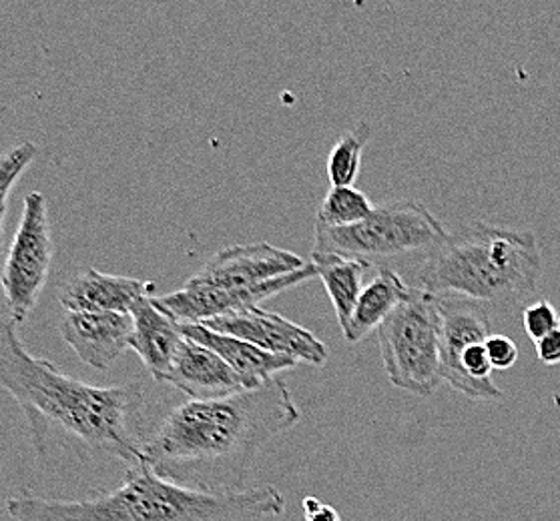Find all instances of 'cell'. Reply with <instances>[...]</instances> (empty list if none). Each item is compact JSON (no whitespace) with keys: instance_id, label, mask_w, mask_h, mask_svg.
<instances>
[{"instance_id":"1","label":"cell","mask_w":560,"mask_h":521,"mask_svg":"<svg viewBox=\"0 0 560 521\" xmlns=\"http://www.w3.org/2000/svg\"><path fill=\"white\" fill-rule=\"evenodd\" d=\"M0 389L25 412L40 460L59 443L83 460L117 461L131 467L143 460L149 427L139 383L91 386L35 357L19 338V325L0 319Z\"/></svg>"},{"instance_id":"2","label":"cell","mask_w":560,"mask_h":521,"mask_svg":"<svg viewBox=\"0 0 560 521\" xmlns=\"http://www.w3.org/2000/svg\"><path fill=\"white\" fill-rule=\"evenodd\" d=\"M300 419L280 377L223 398L183 401L149 431L143 461L173 484L206 494L244 492L261 449Z\"/></svg>"},{"instance_id":"3","label":"cell","mask_w":560,"mask_h":521,"mask_svg":"<svg viewBox=\"0 0 560 521\" xmlns=\"http://www.w3.org/2000/svg\"><path fill=\"white\" fill-rule=\"evenodd\" d=\"M13 521H268L285 511V497L273 485L233 494H206L173 484L137 461L122 472V484L89 499L9 497Z\"/></svg>"},{"instance_id":"4","label":"cell","mask_w":560,"mask_h":521,"mask_svg":"<svg viewBox=\"0 0 560 521\" xmlns=\"http://www.w3.org/2000/svg\"><path fill=\"white\" fill-rule=\"evenodd\" d=\"M540 277L542 251L533 230L472 221L427 254L418 289L514 311L535 295Z\"/></svg>"},{"instance_id":"5","label":"cell","mask_w":560,"mask_h":521,"mask_svg":"<svg viewBox=\"0 0 560 521\" xmlns=\"http://www.w3.org/2000/svg\"><path fill=\"white\" fill-rule=\"evenodd\" d=\"M446 237L448 230L430 209L406 199L374 206L364 221L352 227L329 229L316 223L312 253L346 254L374 265L408 254H428Z\"/></svg>"},{"instance_id":"6","label":"cell","mask_w":560,"mask_h":521,"mask_svg":"<svg viewBox=\"0 0 560 521\" xmlns=\"http://www.w3.org/2000/svg\"><path fill=\"white\" fill-rule=\"evenodd\" d=\"M378 345L394 388L416 398L434 395L442 381L436 295L412 287L410 297L380 325Z\"/></svg>"},{"instance_id":"7","label":"cell","mask_w":560,"mask_h":521,"mask_svg":"<svg viewBox=\"0 0 560 521\" xmlns=\"http://www.w3.org/2000/svg\"><path fill=\"white\" fill-rule=\"evenodd\" d=\"M55 259L47 197L33 191L25 197L23 217L0 271V289L9 305V319L21 325L35 311L49 281Z\"/></svg>"},{"instance_id":"8","label":"cell","mask_w":560,"mask_h":521,"mask_svg":"<svg viewBox=\"0 0 560 521\" xmlns=\"http://www.w3.org/2000/svg\"><path fill=\"white\" fill-rule=\"evenodd\" d=\"M201 325L245 341L261 352L288 357L298 364L319 367L328 362L329 350L324 341L317 340L310 329L264 307H252L230 316L215 317Z\"/></svg>"},{"instance_id":"9","label":"cell","mask_w":560,"mask_h":521,"mask_svg":"<svg viewBox=\"0 0 560 521\" xmlns=\"http://www.w3.org/2000/svg\"><path fill=\"white\" fill-rule=\"evenodd\" d=\"M312 277H317L316 269L312 263H307V268L302 271H295L290 275L261 283L252 289H240V292L215 289V287L194 285L185 281L182 289L170 295L153 297V304L158 305L163 313L173 317L177 323H206L215 317L230 316L252 307H261L264 301L292 287H298Z\"/></svg>"},{"instance_id":"10","label":"cell","mask_w":560,"mask_h":521,"mask_svg":"<svg viewBox=\"0 0 560 521\" xmlns=\"http://www.w3.org/2000/svg\"><path fill=\"white\" fill-rule=\"evenodd\" d=\"M305 268L307 261L300 254L276 247L271 242H237L213 254L208 263L187 281L194 285L240 292Z\"/></svg>"},{"instance_id":"11","label":"cell","mask_w":560,"mask_h":521,"mask_svg":"<svg viewBox=\"0 0 560 521\" xmlns=\"http://www.w3.org/2000/svg\"><path fill=\"white\" fill-rule=\"evenodd\" d=\"M61 338L83 364L107 371L122 353L131 350V313H65Z\"/></svg>"},{"instance_id":"12","label":"cell","mask_w":560,"mask_h":521,"mask_svg":"<svg viewBox=\"0 0 560 521\" xmlns=\"http://www.w3.org/2000/svg\"><path fill=\"white\" fill-rule=\"evenodd\" d=\"M151 281L89 268L62 285L59 304L65 313H131L135 305L151 297Z\"/></svg>"},{"instance_id":"13","label":"cell","mask_w":560,"mask_h":521,"mask_svg":"<svg viewBox=\"0 0 560 521\" xmlns=\"http://www.w3.org/2000/svg\"><path fill=\"white\" fill-rule=\"evenodd\" d=\"M165 383L179 389L187 400H213L245 389L242 377L218 353L187 338L173 359Z\"/></svg>"},{"instance_id":"14","label":"cell","mask_w":560,"mask_h":521,"mask_svg":"<svg viewBox=\"0 0 560 521\" xmlns=\"http://www.w3.org/2000/svg\"><path fill=\"white\" fill-rule=\"evenodd\" d=\"M131 317V350L139 355L153 381L165 383L173 359L185 340L182 323L163 313L158 305L153 304V297H145L135 305Z\"/></svg>"},{"instance_id":"15","label":"cell","mask_w":560,"mask_h":521,"mask_svg":"<svg viewBox=\"0 0 560 521\" xmlns=\"http://www.w3.org/2000/svg\"><path fill=\"white\" fill-rule=\"evenodd\" d=\"M182 331L187 340L196 341L199 345L218 353L221 359L242 377L245 389L261 388L269 379L278 377L280 371H288L300 365L288 357L261 352L245 341L211 331L201 323H182Z\"/></svg>"},{"instance_id":"16","label":"cell","mask_w":560,"mask_h":521,"mask_svg":"<svg viewBox=\"0 0 560 521\" xmlns=\"http://www.w3.org/2000/svg\"><path fill=\"white\" fill-rule=\"evenodd\" d=\"M412 287L390 268L380 265L374 280L365 283L364 292L360 295L355 311H353L350 328L346 329L343 338L350 343L364 341L410 297Z\"/></svg>"},{"instance_id":"17","label":"cell","mask_w":560,"mask_h":521,"mask_svg":"<svg viewBox=\"0 0 560 521\" xmlns=\"http://www.w3.org/2000/svg\"><path fill=\"white\" fill-rule=\"evenodd\" d=\"M310 263L314 265L317 277L326 287L341 333H346V329L350 328L355 304L364 292L365 273L372 265L362 259L338 253H312Z\"/></svg>"},{"instance_id":"18","label":"cell","mask_w":560,"mask_h":521,"mask_svg":"<svg viewBox=\"0 0 560 521\" xmlns=\"http://www.w3.org/2000/svg\"><path fill=\"white\" fill-rule=\"evenodd\" d=\"M370 139H372V125L360 121L336 141V145L329 151L328 165H326L331 187H353V182L358 181L365 145L370 143Z\"/></svg>"},{"instance_id":"19","label":"cell","mask_w":560,"mask_h":521,"mask_svg":"<svg viewBox=\"0 0 560 521\" xmlns=\"http://www.w3.org/2000/svg\"><path fill=\"white\" fill-rule=\"evenodd\" d=\"M372 211V201L358 187H331L317 209L316 223L329 229L352 227Z\"/></svg>"},{"instance_id":"20","label":"cell","mask_w":560,"mask_h":521,"mask_svg":"<svg viewBox=\"0 0 560 521\" xmlns=\"http://www.w3.org/2000/svg\"><path fill=\"white\" fill-rule=\"evenodd\" d=\"M38 146L31 141H23L0 153V253L4 239V217L9 211V201L13 194L14 185L25 175V170L35 163Z\"/></svg>"},{"instance_id":"21","label":"cell","mask_w":560,"mask_h":521,"mask_svg":"<svg viewBox=\"0 0 560 521\" xmlns=\"http://www.w3.org/2000/svg\"><path fill=\"white\" fill-rule=\"evenodd\" d=\"M523 328L526 335L536 343L560 328V313L547 299H538L524 307Z\"/></svg>"},{"instance_id":"22","label":"cell","mask_w":560,"mask_h":521,"mask_svg":"<svg viewBox=\"0 0 560 521\" xmlns=\"http://www.w3.org/2000/svg\"><path fill=\"white\" fill-rule=\"evenodd\" d=\"M487 353L492 369L506 371L518 364V347L506 335H490L487 340Z\"/></svg>"},{"instance_id":"23","label":"cell","mask_w":560,"mask_h":521,"mask_svg":"<svg viewBox=\"0 0 560 521\" xmlns=\"http://www.w3.org/2000/svg\"><path fill=\"white\" fill-rule=\"evenodd\" d=\"M536 357L545 365L560 364V328L535 343Z\"/></svg>"},{"instance_id":"24","label":"cell","mask_w":560,"mask_h":521,"mask_svg":"<svg viewBox=\"0 0 560 521\" xmlns=\"http://www.w3.org/2000/svg\"><path fill=\"white\" fill-rule=\"evenodd\" d=\"M304 511L305 521H343L336 509L322 504L317 497H305Z\"/></svg>"}]
</instances>
